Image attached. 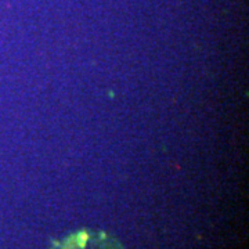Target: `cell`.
I'll use <instances>...</instances> for the list:
<instances>
[{"mask_svg": "<svg viewBox=\"0 0 249 249\" xmlns=\"http://www.w3.org/2000/svg\"><path fill=\"white\" fill-rule=\"evenodd\" d=\"M87 240H89V235H87V233H86V231H82V233L78 234V244H79V246H80V248H85Z\"/></svg>", "mask_w": 249, "mask_h": 249, "instance_id": "obj_1", "label": "cell"}]
</instances>
